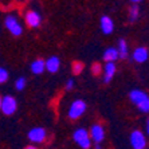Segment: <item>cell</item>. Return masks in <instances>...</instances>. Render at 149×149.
I'll use <instances>...</instances> for the list:
<instances>
[{
    "label": "cell",
    "instance_id": "6da1fadb",
    "mask_svg": "<svg viewBox=\"0 0 149 149\" xmlns=\"http://www.w3.org/2000/svg\"><path fill=\"white\" fill-rule=\"evenodd\" d=\"M73 137H74V141H75L81 148H83V149L90 148V144H91L90 142V136H89V133H87L86 129H83V128L77 129L75 132H74Z\"/></svg>",
    "mask_w": 149,
    "mask_h": 149
},
{
    "label": "cell",
    "instance_id": "7a4b0ae2",
    "mask_svg": "<svg viewBox=\"0 0 149 149\" xmlns=\"http://www.w3.org/2000/svg\"><path fill=\"white\" fill-rule=\"evenodd\" d=\"M16 109H17V102L14 97L6 95V97L1 98V106H0V110L3 111V114L12 116L15 111H16Z\"/></svg>",
    "mask_w": 149,
    "mask_h": 149
},
{
    "label": "cell",
    "instance_id": "3957f363",
    "mask_svg": "<svg viewBox=\"0 0 149 149\" xmlns=\"http://www.w3.org/2000/svg\"><path fill=\"white\" fill-rule=\"evenodd\" d=\"M85 111H86V104H85V101L75 100L73 104L70 105L69 118H71V120H78Z\"/></svg>",
    "mask_w": 149,
    "mask_h": 149
},
{
    "label": "cell",
    "instance_id": "277c9868",
    "mask_svg": "<svg viewBox=\"0 0 149 149\" xmlns=\"http://www.w3.org/2000/svg\"><path fill=\"white\" fill-rule=\"evenodd\" d=\"M4 26L7 27V30L14 35V36H19V35H22V32H23V28L19 24V20H17V17L15 16V15H8V16L6 17V20H4Z\"/></svg>",
    "mask_w": 149,
    "mask_h": 149
},
{
    "label": "cell",
    "instance_id": "5b68a950",
    "mask_svg": "<svg viewBox=\"0 0 149 149\" xmlns=\"http://www.w3.org/2000/svg\"><path fill=\"white\" fill-rule=\"evenodd\" d=\"M130 144L133 149H145L146 146V139L141 130H133L130 133Z\"/></svg>",
    "mask_w": 149,
    "mask_h": 149
},
{
    "label": "cell",
    "instance_id": "8992f818",
    "mask_svg": "<svg viewBox=\"0 0 149 149\" xmlns=\"http://www.w3.org/2000/svg\"><path fill=\"white\" fill-rule=\"evenodd\" d=\"M26 23H27V26H30L31 28H36L40 26L42 23V16L39 12H36V11L31 10L28 11L27 14H26Z\"/></svg>",
    "mask_w": 149,
    "mask_h": 149
},
{
    "label": "cell",
    "instance_id": "52a82bcc",
    "mask_svg": "<svg viewBox=\"0 0 149 149\" xmlns=\"http://www.w3.org/2000/svg\"><path fill=\"white\" fill-rule=\"evenodd\" d=\"M89 136H90V140H93V141L97 142V144H100L101 141H104V139H105V130H104V128H102V125L94 124L93 126H91V129H90Z\"/></svg>",
    "mask_w": 149,
    "mask_h": 149
},
{
    "label": "cell",
    "instance_id": "ba28073f",
    "mask_svg": "<svg viewBox=\"0 0 149 149\" xmlns=\"http://www.w3.org/2000/svg\"><path fill=\"white\" fill-rule=\"evenodd\" d=\"M46 134H47V133H46V129L38 126V128H34L28 132V139L31 140L32 142L39 144V142H43L46 140Z\"/></svg>",
    "mask_w": 149,
    "mask_h": 149
},
{
    "label": "cell",
    "instance_id": "9c48e42d",
    "mask_svg": "<svg viewBox=\"0 0 149 149\" xmlns=\"http://www.w3.org/2000/svg\"><path fill=\"white\" fill-rule=\"evenodd\" d=\"M129 98H130V101H132L133 104H136L137 106H139L141 102H144V101L148 100V94L145 93V91H142V90H132L130 93H129Z\"/></svg>",
    "mask_w": 149,
    "mask_h": 149
},
{
    "label": "cell",
    "instance_id": "30bf717a",
    "mask_svg": "<svg viewBox=\"0 0 149 149\" xmlns=\"http://www.w3.org/2000/svg\"><path fill=\"white\" fill-rule=\"evenodd\" d=\"M149 56V51L146 47H137L133 51V59L139 63H144Z\"/></svg>",
    "mask_w": 149,
    "mask_h": 149
},
{
    "label": "cell",
    "instance_id": "8fae6325",
    "mask_svg": "<svg viewBox=\"0 0 149 149\" xmlns=\"http://www.w3.org/2000/svg\"><path fill=\"white\" fill-rule=\"evenodd\" d=\"M101 30H102V32L106 35L113 32V30H114V23H113V20H111L109 16L101 17Z\"/></svg>",
    "mask_w": 149,
    "mask_h": 149
},
{
    "label": "cell",
    "instance_id": "7c38bea8",
    "mask_svg": "<svg viewBox=\"0 0 149 149\" xmlns=\"http://www.w3.org/2000/svg\"><path fill=\"white\" fill-rule=\"evenodd\" d=\"M46 65V70H49L50 73H56L61 67V61L58 56H50L47 61L45 62Z\"/></svg>",
    "mask_w": 149,
    "mask_h": 149
},
{
    "label": "cell",
    "instance_id": "4fadbf2b",
    "mask_svg": "<svg viewBox=\"0 0 149 149\" xmlns=\"http://www.w3.org/2000/svg\"><path fill=\"white\" fill-rule=\"evenodd\" d=\"M104 70H105L104 82L105 83H109L111 79H113V77H114V74H116V70H117V67H116L114 63H106Z\"/></svg>",
    "mask_w": 149,
    "mask_h": 149
},
{
    "label": "cell",
    "instance_id": "5bb4252c",
    "mask_svg": "<svg viewBox=\"0 0 149 149\" xmlns=\"http://www.w3.org/2000/svg\"><path fill=\"white\" fill-rule=\"evenodd\" d=\"M118 59V51L117 49H108L104 52V61L106 63H114V61Z\"/></svg>",
    "mask_w": 149,
    "mask_h": 149
},
{
    "label": "cell",
    "instance_id": "9a60e30c",
    "mask_svg": "<svg viewBox=\"0 0 149 149\" xmlns=\"http://www.w3.org/2000/svg\"><path fill=\"white\" fill-rule=\"evenodd\" d=\"M45 69H46V65H45V61H43V59H36L31 65V71L34 74H42L45 71Z\"/></svg>",
    "mask_w": 149,
    "mask_h": 149
},
{
    "label": "cell",
    "instance_id": "2e32d148",
    "mask_svg": "<svg viewBox=\"0 0 149 149\" xmlns=\"http://www.w3.org/2000/svg\"><path fill=\"white\" fill-rule=\"evenodd\" d=\"M118 58L121 59H126L128 58V45H126V42L124 39L120 40V45H118Z\"/></svg>",
    "mask_w": 149,
    "mask_h": 149
},
{
    "label": "cell",
    "instance_id": "e0dca14e",
    "mask_svg": "<svg viewBox=\"0 0 149 149\" xmlns=\"http://www.w3.org/2000/svg\"><path fill=\"white\" fill-rule=\"evenodd\" d=\"M140 16V8L137 4H132V7H130V10H129V20L132 22H136L137 19H139Z\"/></svg>",
    "mask_w": 149,
    "mask_h": 149
},
{
    "label": "cell",
    "instance_id": "ac0fdd59",
    "mask_svg": "<svg viewBox=\"0 0 149 149\" xmlns=\"http://www.w3.org/2000/svg\"><path fill=\"white\" fill-rule=\"evenodd\" d=\"M15 87H16V90L22 91L23 89L26 87V78L24 77H20V78H17L16 82H15Z\"/></svg>",
    "mask_w": 149,
    "mask_h": 149
},
{
    "label": "cell",
    "instance_id": "d6986e66",
    "mask_svg": "<svg viewBox=\"0 0 149 149\" xmlns=\"http://www.w3.org/2000/svg\"><path fill=\"white\" fill-rule=\"evenodd\" d=\"M83 63L82 62H78V61H75V62L73 63V73L74 74H81L83 70Z\"/></svg>",
    "mask_w": 149,
    "mask_h": 149
},
{
    "label": "cell",
    "instance_id": "ffe728a7",
    "mask_svg": "<svg viewBox=\"0 0 149 149\" xmlns=\"http://www.w3.org/2000/svg\"><path fill=\"white\" fill-rule=\"evenodd\" d=\"M137 108H139L140 111H142V113H149V98L146 101H144V102H141Z\"/></svg>",
    "mask_w": 149,
    "mask_h": 149
},
{
    "label": "cell",
    "instance_id": "44dd1931",
    "mask_svg": "<svg viewBox=\"0 0 149 149\" xmlns=\"http://www.w3.org/2000/svg\"><path fill=\"white\" fill-rule=\"evenodd\" d=\"M8 81V71L3 67H0V83H6Z\"/></svg>",
    "mask_w": 149,
    "mask_h": 149
},
{
    "label": "cell",
    "instance_id": "7402d4cb",
    "mask_svg": "<svg viewBox=\"0 0 149 149\" xmlns=\"http://www.w3.org/2000/svg\"><path fill=\"white\" fill-rule=\"evenodd\" d=\"M101 69H102V67H101L100 63H94L93 67H91V71H93V74H95V75H97V74L101 73Z\"/></svg>",
    "mask_w": 149,
    "mask_h": 149
},
{
    "label": "cell",
    "instance_id": "603a6c76",
    "mask_svg": "<svg viewBox=\"0 0 149 149\" xmlns=\"http://www.w3.org/2000/svg\"><path fill=\"white\" fill-rule=\"evenodd\" d=\"M74 89V79H69L66 83V90L70 91V90H73Z\"/></svg>",
    "mask_w": 149,
    "mask_h": 149
},
{
    "label": "cell",
    "instance_id": "cb8c5ba5",
    "mask_svg": "<svg viewBox=\"0 0 149 149\" xmlns=\"http://www.w3.org/2000/svg\"><path fill=\"white\" fill-rule=\"evenodd\" d=\"M146 133L149 136V118H148V121H146Z\"/></svg>",
    "mask_w": 149,
    "mask_h": 149
},
{
    "label": "cell",
    "instance_id": "d4e9b609",
    "mask_svg": "<svg viewBox=\"0 0 149 149\" xmlns=\"http://www.w3.org/2000/svg\"><path fill=\"white\" fill-rule=\"evenodd\" d=\"M26 149H38V148H35L34 145H28V146H26Z\"/></svg>",
    "mask_w": 149,
    "mask_h": 149
},
{
    "label": "cell",
    "instance_id": "484cf974",
    "mask_svg": "<svg viewBox=\"0 0 149 149\" xmlns=\"http://www.w3.org/2000/svg\"><path fill=\"white\" fill-rule=\"evenodd\" d=\"M95 149H102V148H101V146H100V145H98V144H97V145H95Z\"/></svg>",
    "mask_w": 149,
    "mask_h": 149
},
{
    "label": "cell",
    "instance_id": "4316f807",
    "mask_svg": "<svg viewBox=\"0 0 149 149\" xmlns=\"http://www.w3.org/2000/svg\"><path fill=\"white\" fill-rule=\"evenodd\" d=\"M0 106H1V97H0Z\"/></svg>",
    "mask_w": 149,
    "mask_h": 149
}]
</instances>
